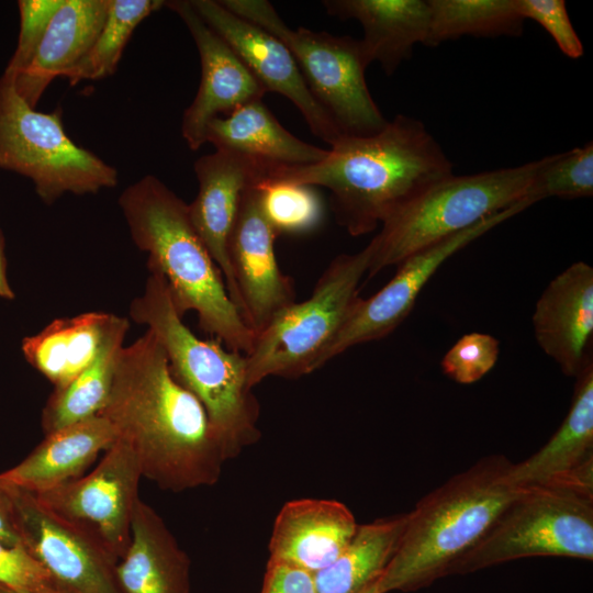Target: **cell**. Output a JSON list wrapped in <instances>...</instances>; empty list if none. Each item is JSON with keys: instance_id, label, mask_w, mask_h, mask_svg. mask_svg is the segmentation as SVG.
<instances>
[{"instance_id": "obj_26", "label": "cell", "mask_w": 593, "mask_h": 593, "mask_svg": "<svg viewBox=\"0 0 593 593\" xmlns=\"http://www.w3.org/2000/svg\"><path fill=\"white\" fill-rule=\"evenodd\" d=\"M114 315L87 312L56 318L37 334L23 338V356L54 388H60L97 358Z\"/></svg>"}, {"instance_id": "obj_7", "label": "cell", "mask_w": 593, "mask_h": 593, "mask_svg": "<svg viewBox=\"0 0 593 593\" xmlns=\"http://www.w3.org/2000/svg\"><path fill=\"white\" fill-rule=\"evenodd\" d=\"M219 1L287 46L309 90L343 135L367 136L387 124L366 82L371 60L361 40L291 29L266 0Z\"/></svg>"}, {"instance_id": "obj_15", "label": "cell", "mask_w": 593, "mask_h": 593, "mask_svg": "<svg viewBox=\"0 0 593 593\" xmlns=\"http://www.w3.org/2000/svg\"><path fill=\"white\" fill-rule=\"evenodd\" d=\"M256 184L243 195L228 243L243 318L255 335L278 312L295 302L293 281L278 265L275 254L277 234L260 209Z\"/></svg>"}, {"instance_id": "obj_23", "label": "cell", "mask_w": 593, "mask_h": 593, "mask_svg": "<svg viewBox=\"0 0 593 593\" xmlns=\"http://www.w3.org/2000/svg\"><path fill=\"white\" fill-rule=\"evenodd\" d=\"M110 4L111 0H64L33 60L15 77V90L30 107L35 108L48 85L90 49L105 22Z\"/></svg>"}, {"instance_id": "obj_12", "label": "cell", "mask_w": 593, "mask_h": 593, "mask_svg": "<svg viewBox=\"0 0 593 593\" xmlns=\"http://www.w3.org/2000/svg\"><path fill=\"white\" fill-rule=\"evenodd\" d=\"M141 478L135 452L118 438L89 474L35 496L54 513L94 535L119 561L131 541Z\"/></svg>"}, {"instance_id": "obj_9", "label": "cell", "mask_w": 593, "mask_h": 593, "mask_svg": "<svg viewBox=\"0 0 593 593\" xmlns=\"http://www.w3.org/2000/svg\"><path fill=\"white\" fill-rule=\"evenodd\" d=\"M14 81L5 71L0 78V169L30 178L46 204L65 193L114 188L118 170L71 141L60 109L36 111L18 94Z\"/></svg>"}, {"instance_id": "obj_28", "label": "cell", "mask_w": 593, "mask_h": 593, "mask_svg": "<svg viewBox=\"0 0 593 593\" xmlns=\"http://www.w3.org/2000/svg\"><path fill=\"white\" fill-rule=\"evenodd\" d=\"M406 514L358 525L342 553L314 574L317 593H360L379 580L392 559L405 525Z\"/></svg>"}, {"instance_id": "obj_34", "label": "cell", "mask_w": 593, "mask_h": 593, "mask_svg": "<svg viewBox=\"0 0 593 593\" xmlns=\"http://www.w3.org/2000/svg\"><path fill=\"white\" fill-rule=\"evenodd\" d=\"M64 0H21L16 48L5 68L14 78L33 60L45 32Z\"/></svg>"}, {"instance_id": "obj_37", "label": "cell", "mask_w": 593, "mask_h": 593, "mask_svg": "<svg viewBox=\"0 0 593 593\" xmlns=\"http://www.w3.org/2000/svg\"><path fill=\"white\" fill-rule=\"evenodd\" d=\"M260 593H317L314 575L299 568L268 561Z\"/></svg>"}, {"instance_id": "obj_35", "label": "cell", "mask_w": 593, "mask_h": 593, "mask_svg": "<svg viewBox=\"0 0 593 593\" xmlns=\"http://www.w3.org/2000/svg\"><path fill=\"white\" fill-rule=\"evenodd\" d=\"M517 8L524 20L541 25L566 56L573 59L582 57L584 48L563 0H517Z\"/></svg>"}, {"instance_id": "obj_4", "label": "cell", "mask_w": 593, "mask_h": 593, "mask_svg": "<svg viewBox=\"0 0 593 593\" xmlns=\"http://www.w3.org/2000/svg\"><path fill=\"white\" fill-rule=\"evenodd\" d=\"M502 455L480 459L406 513L398 548L380 578L382 593L415 591L445 575L486 535L522 490Z\"/></svg>"}, {"instance_id": "obj_5", "label": "cell", "mask_w": 593, "mask_h": 593, "mask_svg": "<svg viewBox=\"0 0 593 593\" xmlns=\"http://www.w3.org/2000/svg\"><path fill=\"white\" fill-rule=\"evenodd\" d=\"M130 316L145 325L163 346L175 379L203 405L228 459L259 440V403L247 383L245 354L222 342L201 339L177 312L164 277L149 269Z\"/></svg>"}, {"instance_id": "obj_42", "label": "cell", "mask_w": 593, "mask_h": 593, "mask_svg": "<svg viewBox=\"0 0 593 593\" xmlns=\"http://www.w3.org/2000/svg\"><path fill=\"white\" fill-rule=\"evenodd\" d=\"M0 593H15V592L0 584Z\"/></svg>"}, {"instance_id": "obj_21", "label": "cell", "mask_w": 593, "mask_h": 593, "mask_svg": "<svg viewBox=\"0 0 593 593\" xmlns=\"http://www.w3.org/2000/svg\"><path fill=\"white\" fill-rule=\"evenodd\" d=\"M205 141L217 150L236 154L261 166L268 171L267 177L282 168L316 164L328 153V149L303 142L290 133L262 100L249 102L212 120Z\"/></svg>"}, {"instance_id": "obj_6", "label": "cell", "mask_w": 593, "mask_h": 593, "mask_svg": "<svg viewBox=\"0 0 593 593\" xmlns=\"http://www.w3.org/2000/svg\"><path fill=\"white\" fill-rule=\"evenodd\" d=\"M546 161L547 156L512 168L452 174L413 197L382 222L368 244L369 277L523 200L537 202L532 188Z\"/></svg>"}, {"instance_id": "obj_13", "label": "cell", "mask_w": 593, "mask_h": 593, "mask_svg": "<svg viewBox=\"0 0 593 593\" xmlns=\"http://www.w3.org/2000/svg\"><path fill=\"white\" fill-rule=\"evenodd\" d=\"M534 203L530 199L523 200L399 262L395 275L382 289L368 299L359 296L337 335L322 354L318 368L356 345L392 333L407 317L424 286L449 257Z\"/></svg>"}, {"instance_id": "obj_25", "label": "cell", "mask_w": 593, "mask_h": 593, "mask_svg": "<svg viewBox=\"0 0 593 593\" xmlns=\"http://www.w3.org/2000/svg\"><path fill=\"white\" fill-rule=\"evenodd\" d=\"M329 15L355 19L363 29L361 42L372 61L388 76L412 56L416 44H424L429 8L423 0H324Z\"/></svg>"}, {"instance_id": "obj_16", "label": "cell", "mask_w": 593, "mask_h": 593, "mask_svg": "<svg viewBox=\"0 0 593 593\" xmlns=\"http://www.w3.org/2000/svg\"><path fill=\"white\" fill-rule=\"evenodd\" d=\"M165 7L186 24L200 56L199 89L181 122V134L188 147L198 150L206 143V128L212 120L262 100L266 90L236 53L204 22L190 0L166 1Z\"/></svg>"}, {"instance_id": "obj_24", "label": "cell", "mask_w": 593, "mask_h": 593, "mask_svg": "<svg viewBox=\"0 0 593 593\" xmlns=\"http://www.w3.org/2000/svg\"><path fill=\"white\" fill-rule=\"evenodd\" d=\"M190 566L164 519L139 499L128 548L116 564L124 593H189Z\"/></svg>"}, {"instance_id": "obj_19", "label": "cell", "mask_w": 593, "mask_h": 593, "mask_svg": "<svg viewBox=\"0 0 593 593\" xmlns=\"http://www.w3.org/2000/svg\"><path fill=\"white\" fill-rule=\"evenodd\" d=\"M575 380L571 406L559 428L535 454L512 465L516 485L593 491V359Z\"/></svg>"}, {"instance_id": "obj_14", "label": "cell", "mask_w": 593, "mask_h": 593, "mask_svg": "<svg viewBox=\"0 0 593 593\" xmlns=\"http://www.w3.org/2000/svg\"><path fill=\"white\" fill-rule=\"evenodd\" d=\"M204 22L236 53L266 92L289 99L310 131L328 145L345 136L309 90L287 46L253 22L233 13L220 1L190 0Z\"/></svg>"}, {"instance_id": "obj_41", "label": "cell", "mask_w": 593, "mask_h": 593, "mask_svg": "<svg viewBox=\"0 0 593 593\" xmlns=\"http://www.w3.org/2000/svg\"><path fill=\"white\" fill-rule=\"evenodd\" d=\"M360 593H382L381 589H380V579L377 580L376 582L371 583L369 586H367Z\"/></svg>"}, {"instance_id": "obj_3", "label": "cell", "mask_w": 593, "mask_h": 593, "mask_svg": "<svg viewBox=\"0 0 593 593\" xmlns=\"http://www.w3.org/2000/svg\"><path fill=\"white\" fill-rule=\"evenodd\" d=\"M119 205L135 246L148 255V269L166 280L177 312H195L203 332L247 355L256 335L231 300L221 270L191 223L188 204L147 175L124 189Z\"/></svg>"}, {"instance_id": "obj_36", "label": "cell", "mask_w": 593, "mask_h": 593, "mask_svg": "<svg viewBox=\"0 0 593 593\" xmlns=\"http://www.w3.org/2000/svg\"><path fill=\"white\" fill-rule=\"evenodd\" d=\"M52 582L42 567L21 545L0 540V584L15 593Z\"/></svg>"}, {"instance_id": "obj_20", "label": "cell", "mask_w": 593, "mask_h": 593, "mask_svg": "<svg viewBox=\"0 0 593 593\" xmlns=\"http://www.w3.org/2000/svg\"><path fill=\"white\" fill-rule=\"evenodd\" d=\"M357 527L354 514L339 501H289L275 519L268 561L299 568L314 575L342 553Z\"/></svg>"}, {"instance_id": "obj_10", "label": "cell", "mask_w": 593, "mask_h": 593, "mask_svg": "<svg viewBox=\"0 0 593 593\" xmlns=\"http://www.w3.org/2000/svg\"><path fill=\"white\" fill-rule=\"evenodd\" d=\"M530 557L593 560V491L522 488L452 574Z\"/></svg>"}, {"instance_id": "obj_2", "label": "cell", "mask_w": 593, "mask_h": 593, "mask_svg": "<svg viewBox=\"0 0 593 593\" xmlns=\"http://www.w3.org/2000/svg\"><path fill=\"white\" fill-rule=\"evenodd\" d=\"M450 175L451 161L424 123L398 114L374 134L340 137L321 161L276 170L265 181L326 188L338 224L360 236Z\"/></svg>"}, {"instance_id": "obj_39", "label": "cell", "mask_w": 593, "mask_h": 593, "mask_svg": "<svg viewBox=\"0 0 593 593\" xmlns=\"http://www.w3.org/2000/svg\"><path fill=\"white\" fill-rule=\"evenodd\" d=\"M0 298L12 300L14 292L11 289L7 276V259L4 251V238L0 231Z\"/></svg>"}, {"instance_id": "obj_31", "label": "cell", "mask_w": 593, "mask_h": 593, "mask_svg": "<svg viewBox=\"0 0 593 593\" xmlns=\"http://www.w3.org/2000/svg\"><path fill=\"white\" fill-rule=\"evenodd\" d=\"M260 209L278 235L306 234L316 230L324 206L315 187L284 181H259Z\"/></svg>"}, {"instance_id": "obj_11", "label": "cell", "mask_w": 593, "mask_h": 593, "mask_svg": "<svg viewBox=\"0 0 593 593\" xmlns=\"http://www.w3.org/2000/svg\"><path fill=\"white\" fill-rule=\"evenodd\" d=\"M20 545L66 593H124L118 560L90 532L12 484Z\"/></svg>"}, {"instance_id": "obj_33", "label": "cell", "mask_w": 593, "mask_h": 593, "mask_svg": "<svg viewBox=\"0 0 593 593\" xmlns=\"http://www.w3.org/2000/svg\"><path fill=\"white\" fill-rule=\"evenodd\" d=\"M500 354L499 340L484 333L463 335L440 361L443 372L460 384H471L484 377Z\"/></svg>"}, {"instance_id": "obj_8", "label": "cell", "mask_w": 593, "mask_h": 593, "mask_svg": "<svg viewBox=\"0 0 593 593\" xmlns=\"http://www.w3.org/2000/svg\"><path fill=\"white\" fill-rule=\"evenodd\" d=\"M370 247L334 258L312 294L278 312L256 335L245 355L247 383L268 377L298 378L318 369V360L356 304L358 287L368 273Z\"/></svg>"}, {"instance_id": "obj_22", "label": "cell", "mask_w": 593, "mask_h": 593, "mask_svg": "<svg viewBox=\"0 0 593 593\" xmlns=\"http://www.w3.org/2000/svg\"><path fill=\"white\" fill-rule=\"evenodd\" d=\"M116 439L112 424L96 415L45 435L25 459L0 477L31 493L44 492L81 477L97 456Z\"/></svg>"}, {"instance_id": "obj_18", "label": "cell", "mask_w": 593, "mask_h": 593, "mask_svg": "<svg viewBox=\"0 0 593 593\" xmlns=\"http://www.w3.org/2000/svg\"><path fill=\"white\" fill-rule=\"evenodd\" d=\"M536 342L560 367L577 378L592 360L593 268L577 261L555 277L536 302Z\"/></svg>"}, {"instance_id": "obj_1", "label": "cell", "mask_w": 593, "mask_h": 593, "mask_svg": "<svg viewBox=\"0 0 593 593\" xmlns=\"http://www.w3.org/2000/svg\"><path fill=\"white\" fill-rule=\"evenodd\" d=\"M135 452L142 475L164 491L214 485L227 460L203 405L172 376L148 329L119 353L100 412Z\"/></svg>"}, {"instance_id": "obj_40", "label": "cell", "mask_w": 593, "mask_h": 593, "mask_svg": "<svg viewBox=\"0 0 593 593\" xmlns=\"http://www.w3.org/2000/svg\"><path fill=\"white\" fill-rule=\"evenodd\" d=\"M19 593H66L56 586L53 582L44 583L35 589L23 591Z\"/></svg>"}, {"instance_id": "obj_32", "label": "cell", "mask_w": 593, "mask_h": 593, "mask_svg": "<svg viewBox=\"0 0 593 593\" xmlns=\"http://www.w3.org/2000/svg\"><path fill=\"white\" fill-rule=\"evenodd\" d=\"M592 195V142L566 153L548 155L532 188L536 201L550 197L579 199Z\"/></svg>"}, {"instance_id": "obj_29", "label": "cell", "mask_w": 593, "mask_h": 593, "mask_svg": "<svg viewBox=\"0 0 593 593\" xmlns=\"http://www.w3.org/2000/svg\"><path fill=\"white\" fill-rule=\"evenodd\" d=\"M424 45L458 40L465 35L494 37L522 34L524 19L517 0H430Z\"/></svg>"}, {"instance_id": "obj_30", "label": "cell", "mask_w": 593, "mask_h": 593, "mask_svg": "<svg viewBox=\"0 0 593 593\" xmlns=\"http://www.w3.org/2000/svg\"><path fill=\"white\" fill-rule=\"evenodd\" d=\"M165 4L164 0H111L105 22L94 43L61 77L75 86L81 80L111 76L136 26Z\"/></svg>"}, {"instance_id": "obj_27", "label": "cell", "mask_w": 593, "mask_h": 593, "mask_svg": "<svg viewBox=\"0 0 593 593\" xmlns=\"http://www.w3.org/2000/svg\"><path fill=\"white\" fill-rule=\"evenodd\" d=\"M128 328L127 318L114 315L97 358L67 384L54 388L41 416L45 435L100 414Z\"/></svg>"}, {"instance_id": "obj_17", "label": "cell", "mask_w": 593, "mask_h": 593, "mask_svg": "<svg viewBox=\"0 0 593 593\" xmlns=\"http://www.w3.org/2000/svg\"><path fill=\"white\" fill-rule=\"evenodd\" d=\"M194 172L199 188L195 199L188 204L189 216L221 270L228 295L243 317L228 243L245 191L264 180L268 171L245 157L216 149L194 163Z\"/></svg>"}, {"instance_id": "obj_38", "label": "cell", "mask_w": 593, "mask_h": 593, "mask_svg": "<svg viewBox=\"0 0 593 593\" xmlns=\"http://www.w3.org/2000/svg\"><path fill=\"white\" fill-rule=\"evenodd\" d=\"M0 540L14 546L20 545L15 523L12 486L0 477Z\"/></svg>"}]
</instances>
